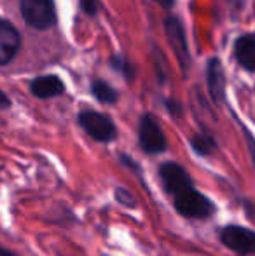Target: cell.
I'll return each instance as SVG.
<instances>
[{
  "instance_id": "cell-1",
  "label": "cell",
  "mask_w": 255,
  "mask_h": 256,
  "mask_svg": "<svg viewBox=\"0 0 255 256\" xmlns=\"http://www.w3.org/2000/svg\"><path fill=\"white\" fill-rule=\"evenodd\" d=\"M20 9L27 24L37 30H48L56 21L53 0H20Z\"/></svg>"
},
{
  "instance_id": "cell-2",
  "label": "cell",
  "mask_w": 255,
  "mask_h": 256,
  "mask_svg": "<svg viewBox=\"0 0 255 256\" xmlns=\"http://www.w3.org/2000/svg\"><path fill=\"white\" fill-rule=\"evenodd\" d=\"M173 206L185 218H208L215 211L213 202L206 196L197 192L194 186L187 192L173 197Z\"/></svg>"
},
{
  "instance_id": "cell-3",
  "label": "cell",
  "mask_w": 255,
  "mask_h": 256,
  "mask_svg": "<svg viewBox=\"0 0 255 256\" xmlns=\"http://www.w3.org/2000/svg\"><path fill=\"white\" fill-rule=\"evenodd\" d=\"M79 124L81 128L91 136L93 140L100 143H109L116 138L117 131H116V126L114 122L110 120L107 115L98 114V112H82L79 115Z\"/></svg>"
},
{
  "instance_id": "cell-4",
  "label": "cell",
  "mask_w": 255,
  "mask_h": 256,
  "mask_svg": "<svg viewBox=\"0 0 255 256\" xmlns=\"http://www.w3.org/2000/svg\"><path fill=\"white\" fill-rule=\"evenodd\" d=\"M138 138H140V146H142V150L149 155H156L166 150L164 132L152 115H143V117L140 118Z\"/></svg>"
},
{
  "instance_id": "cell-5",
  "label": "cell",
  "mask_w": 255,
  "mask_h": 256,
  "mask_svg": "<svg viewBox=\"0 0 255 256\" xmlns=\"http://www.w3.org/2000/svg\"><path fill=\"white\" fill-rule=\"evenodd\" d=\"M220 240L225 248L238 254H255V232L250 228L227 225L220 232Z\"/></svg>"
},
{
  "instance_id": "cell-6",
  "label": "cell",
  "mask_w": 255,
  "mask_h": 256,
  "mask_svg": "<svg viewBox=\"0 0 255 256\" xmlns=\"http://www.w3.org/2000/svg\"><path fill=\"white\" fill-rule=\"evenodd\" d=\"M159 176L166 192L173 197L192 188V180L189 176V172L182 166L175 164V162H164L159 168Z\"/></svg>"
},
{
  "instance_id": "cell-7",
  "label": "cell",
  "mask_w": 255,
  "mask_h": 256,
  "mask_svg": "<svg viewBox=\"0 0 255 256\" xmlns=\"http://www.w3.org/2000/svg\"><path fill=\"white\" fill-rule=\"evenodd\" d=\"M166 35L170 46L173 48V52L177 56L178 63L182 64V68L189 66V46H187V38H185V32L182 28L180 21L177 18H168L166 20Z\"/></svg>"
},
{
  "instance_id": "cell-8",
  "label": "cell",
  "mask_w": 255,
  "mask_h": 256,
  "mask_svg": "<svg viewBox=\"0 0 255 256\" xmlns=\"http://www.w3.org/2000/svg\"><path fill=\"white\" fill-rule=\"evenodd\" d=\"M21 37L9 21L0 18V64H7L20 51Z\"/></svg>"
},
{
  "instance_id": "cell-9",
  "label": "cell",
  "mask_w": 255,
  "mask_h": 256,
  "mask_svg": "<svg viewBox=\"0 0 255 256\" xmlns=\"http://www.w3.org/2000/svg\"><path fill=\"white\" fill-rule=\"evenodd\" d=\"M30 91L35 98L41 100H49V98H56V96L63 94L65 86L60 80V77L56 75H42L32 80L30 84Z\"/></svg>"
},
{
  "instance_id": "cell-10",
  "label": "cell",
  "mask_w": 255,
  "mask_h": 256,
  "mask_svg": "<svg viewBox=\"0 0 255 256\" xmlns=\"http://www.w3.org/2000/svg\"><path fill=\"white\" fill-rule=\"evenodd\" d=\"M234 56L238 63L248 72H255V34L239 37L234 44Z\"/></svg>"
},
{
  "instance_id": "cell-11",
  "label": "cell",
  "mask_w": 255,
  "mask_h": 256,
  "mask_svg": "<svg viewBox=\"0 0 255 256\" xmlns=\"http://www.w3.org/2000/svg\"><path fill=\"white\" fill-rule=\"evenodd\" d=\"M208 89L210 94L215 102H222L225 94V80H224V72H222V64L217 58L208 61Z\"/></svg>"
},
{
  "instance_id": "cell-12",
  "label": "cell",
  "mask_w": 255,
  "mask_h": 256,
  "mask_svg": "<svg viewBox=\"0 0 255 256\" xmlns=\"http://www.w3.org/2000/svg\"><path fill=\"white\" fill-rule=\"evenodd\" d=\"M91 91H93V94H95V98L98 100V102H102V103H109L110 104V103L117 102V92L103 80H95V82H93Z\"/></svg>"
},
{
  "instance_id": "cell-13",
  "label": "cell",
  "mask_w": 255,
  "mask_h": 256,
  "mask_svg": "<svg viewBox=\"0 0 255 256\" xmlns=\"http://www.w3.org/2000/svg\"><path fill=\"white\" fill-rule=\"evenodd\" d=\"M191 145H192L194 152L199 154V155H208V154H211V150L215 148L213 138H210V136H206V134H197V136H194L192 142H191Z\"/></svg>"
},
{
  "instance_id": "cell-14",
  "label": "cell",
  "mask_w": 255,
  "mask_h": 256,
  "mask_svg": "<svg viewBox=\"0 0 255 256\" xmlns=\"http://www.w3.org/2000/svg\"><path fill=\"white\" fill-rule=\"evenodd\" d=\"M116 199H117V202L126 206V208H133V206H135V197H133V194L126 188H123V186H117L116 188Z\"/></svg>"
},
{
  "instance_id": "cell-15",
  "label": "cell",
  "mask_w": 255,
  "mask_h": 256,
  "mask_svg": "<svg viewBox=\"0 0 255 256\" xmlns=\"http://www.w3.org/2000/svg\"><path fill=\"white\" fill-rule=\"evenodd\" d=\"M112 64H114V68L116 70H121L124 75H126L128 78H131L133 77V68H131V64L128 63L124 58H121V56H114L112 58Z\"/></svg>"
},
{
  "instance_id": "cell-16",
  "label": "cell",
  "mask_w": 255,
  "mask_h": 256,
  "mask_svg": "<svg viewBox=\"0 0 255 256\" xmlns=\"http://www.w3.org/2000/svg\"><path fill=\"white\" fill-rule=\"evenodd\" d=\"M82 9L86 14H95L96 12V0H82Z\"/></svg>"
},
{
  "instance_id": "cell-17",
  "label": "cell",
  "mask_w": 255,
  "mask_h": 256,
  "mask_svg": "<svg viewBox=\"0 0 255 256\" xmlns=\"http://www.w3.org/2000/svg\"><path fill=\"white\" fill-rule=\"evenodd\" d=\"M11 106V100L6 92L0 89V108H9Z\"/></svg>"
},
{
  "instance_id": "cell-18",
  "label": "cell",
  "mask_w": 255,
  "mask_h": 256,
  "mask_svg": "<svg viewBox=\"0 0 255 256\" xmlns=\"http://www.w3.org/2000/svg\"><path fill=\"white\" fill-rule=\"evenodd\" d=\"M246 140H248V148H250V155H252V160L255 166V140L250 134H246Z\"/></svg>"
},
{
  "instance_id": "cell-19",
  "label": "cell",
  "mask_w": 255,
  "mask_h": 256,
  "mask_svg": "<svg viewBox=\"0 0 255 256\" xmlns=\"http://www.w3.org/2000/svg\"><path fill=\"white\" fill-rule=\"evenodd\" d=\"M154 2H157L161 7H164V9H171L175 4V0H154Z\"/></svg>"
},
{
  "instance_id": "cell-20",
  "label": "cell",
  "mask_w": 255,
  "mask_h": 256,
  "mask_svg": "<svg viewBox=\"0 0 255 256\" xmlns=\"http://www.w3.org/2000/svg\"><path fill=\"white\" fill-rule=\"evenodd\" d=\"M0 256H16L14 253H11L9 250H6V248H2L0 246Z\"/></svg>"
}]
</instances>
